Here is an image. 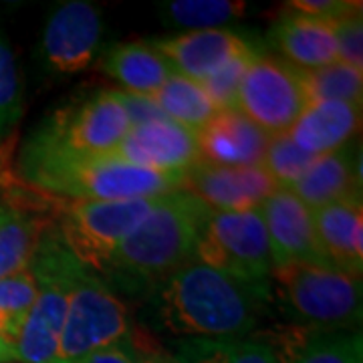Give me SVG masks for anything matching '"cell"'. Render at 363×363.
I'll use <instances>...</instances> for the list:
<instances>
[{
  "label": "cell",
  "instance_id": "obj_1",
  "mask_svg": "<svg viewBox=\"0 0 363 363\" xmlns=\"http://www.w3.org/2000/svg\"><path fill=\"white\" fill-rule=\"evenodd\" d=\"M271 297V281H245L190 260L160 281L154 315L184 339L248 337Z\"/></svg>",
  "mask_w": 363,
  "mask_h": 363
},
{
  "label": "cell",
  "instance_id": "obj_2",
  "mask_svg": "<svg viewBox=\"0 0 363 363\" xmlns=\"http://www.w3.org/2000/svg\"><path fill=\"white\" fill-rule=\"evenodd\" d=\"M21 182L69 202H123L180 190L184 174H160L113 156H77L28 138L14 162Z\"/></svg>",
  "mask_w": 363,
  "mask_h": 363
},
{
  "label": "cell",
  "instance_id": "obj_3",
  "mask_svg": "<svg viewBox=\"0 0 363 363\" xmlns=\"http://www.w3.org/2000/svg\"><path fill=\"white\" fill-rule=\"evenodd\" d=\"M210 212L182 188L157 196L147 216L111 259L107 274L131 283H160L194 260L196 240Z\"/></svg>",
  "mask_w": 363,
  "mask_h": 363
},
{
  "label": "cell",
  "instance_id": "obj_4",
  "mask_svg": "<svg viewBox=\"0 0 363 363\" xmlns=\"http://www.w3.org/2000/svg\"><path fill=\"white\" fill-rule=\"evenodd\" d=\"M291 321L305 329L343 331L362 321V279L329 262H289L269 277Z\"/></svg>",
  "mask_w": 363,
  "mask_h": 363
},
{
  "label": "cell",
  "instance_id": "obj_5",
  "mask_svg": "<svg viewBox=\"0 0 363 363\" xmlns=\"http://www.w3.org/2000/svg\"><path fill=\"white\" fill-rule=\"evenodd\" d=\"M81 267L65 247L55 222L49 224L28 267L37 281V295L13 343L18 362L55 363L73 279Z\"/></svg>",
  "mask_w": 363,
  "mask_h": 363
},
{
  "label": "cell",
  "instance_id": "obj_6",
  "mask_svg": "<svg viewBox=\"0 0 363 363\" xmlns=\"http://www.w3.org/2000/svg\"><path fill=\"white\" fill-rule=\"evenodd\" d=\"M156 198L123 202H69L59 200L55 226L69 252L87 269L107 272L123 240L147 216Z\"/></svg>",
  "mask_w": 363,
  "mask_h": 363
},
{
  "label": "cell",
  "instance_id": "obj_7",
  "mask_svg": "<svg viewBox=\"0 0 363 363\" xmlns=\"http://www.w3.org/2000/svg\"><path fill=\"white\" fill-rule=\"evenodd\" d=\"M130 335L125 303L99 274L81 267L73 279L55 363H81L93 351L128 343Z\"/></svg>",
  "mask_w": 363,
  "mask_h": 363
},
{
  "label": "cell",
  "instance_id": "obj_8",
  "mask_svg": "<svg viewBox=\"0 0 363 363\" xmlns=\"http://www.w3.org/2000/svg\"><path fill=\"white\" fill-rule=\"evenodd\" d=\"M131 121L117 91H99L49 116L28 138L77 156H109Z\"/></svg>",
  "mask_w": 363,
  "mask_h": 363
},
{
  "label": "cell",
  "instance_id": "obj_9",
  "mask_svg": "<svg viewBox=\"0 0 363 363\" xmlns=\"http://www.w3.org/2000/svg\"><path fill=\"white\" fill-rule=\"evenodd\" d=\"M194 260L245 281H269L271 247L259 210L210 212L196 240Z\"/></svg>",
  "mask_w": 363,
  "mask_h": 363
},
{
  "label": "cell",
  "instance_id": "obj_10",
  "mask_svg": "<svg viewBox=\"0 0 363 363\" xmlns=\"http://www.w3.org/2000/svg\"><path fill=\"white\" fill-rule=\"evenodd\" d=\"M307 104L297 67L279 57L257 55L238 87L234 109L267 135H277L289 131Z\"/></svg>",
  "mask_w": 363,
  "mask_h": 363
},
{
  "label": "cell",
  "instance_id": "obj_11",
  "mask_svg": "<svg viewBox=\"0 0 363 363\" xmlns=\"http://www.w3.org/2000/svg\"><path fill=\"white\" fill-rule=\"evenodd\" d=\"M101 9L87 0L61 2L47 18L39 40V61L55 77H71L89 69L104 43Z\"/></svg>",
  "mask_w": 363,
  "mask_h": 363
},
{
  "label": "cell",
  "instance_id": "obj_12",
  "mask_svg": "<svg viewBox=\"0 0 363 363\" xmlns=\"http://www.w3.org/2000/svg\"><path fill=\"white\" fill-rule=\"evenodd\" d=\"M55 206L57 198L28 188L21 178L0 196V279L28 271Z\"/></svg>",
  "mask_w": 363,
  "mask_h": 363
},
{
  "label": "cell",
  "instance_id": "obj_13",
  "mask_svg": "<svg viewBox=\"0 0 363 363\" xmlns=\"http://www.w3.org/2000/svg\"><path fill=\"white\" fill-rule=\"evenodd\" d=\"M180 188L212 212L259 210L279 190L260 166H216L202 160L184 172Z\"/></svg>",
  "mask_w": 363,
  "mask_h": 363
},
{
  "label": "cell",
  "instance_id": "obj_14",
  "mask_svg": "<svg viewBox=\"0 0 363 363\" xmlns=\"http://www.w3.org/2000/svg\"><path fill=\"white\" fill-rule=\"evenodd\" d=\"M109 156L160 174H184L200 162V147L194 131L162 117L131 125Z\"/></svg>",
  "mask_w": 363,
  "mask_h": 363
},
{
  "label": "cell",
  "instance_id": "obj_15",
  "mask_svg": "<svg viewBox=\"0 0 363 363\" xmlns=\"http://www.w3.org/2000/svg\"><path fill=\"white\" fill-rule=\"evenodd\" d=\"M150 45L168 61L174 73L198 83L214 75L234 57L259 52L257 45L245 33L228 26L186 30L182 35L152 40Z\"/></svg>",
  "mask_w": 363,
  "mask_h": 363
},
{
  "label": "cell",
  "instance_id": "obj_16",
  "mask_svg": "<svg viewBox=\"0 0 363 363\" xmlns=\"http://www.w3.org/2000/svg\"><path fill=\"white\" fill-rule=\"evenodd\" d=\"M269 247L272 269L289 262H327L317 245L313 212L286 188L272 192L259 208Z\"/></svg>",
  "mask_w": 363,
  "mask_h": 363
},
{
  "label": "cell",
  "instance_id": "obj_17",
  "mask_svg": "<svg viewBox=\"0 0 363 363\" xmlns=\"http://www.w3.org/2000/svg\"><path fill=\"white\" fill-rule=\"evenodd\" d=\"M307 208H321L341 200H362V150L350 142L319 156L291 188Z\"/></svg>",
  "mask_w": 363,
  "mask_h": 363
},
{
  "label": "cell",
  "instance_id": "obj_18",
  "mask_svg": "<svg viewBox=\"0 0 363 363\" xmlns=\"http://www.w3.org/2000/svg\"><path fill=\"white\" fill-rule=\"evenodd\" d=\"M313 226L325 260L341 272L362 279L363 272V204L341 200L315 208Z\"/></svg>",
  "mask_w": 363,
  "mask_h": 363
},
{
  "label": "cell",
  "instance_id": "obj_19",
  "mask_svg": "<svg viewBox=\"0 0 363 363\" xmlns=\"http://www.w3.org/2000/svg\"><path fill=\"white\" fill-rule=\"evenodd\" d=\"M200 160L216 166H260L269 138L236 109L218 111L196 133Z\"/></svg>",
  "mask_w": 363,
  "mask_h": 363
},
{
  "label": "cell",
  "instance_id": "obj_20",
  "mask_svg": "<svg viewBox=\"0 0 363 363\" xmlns=\"http://www.w3.org/2000/svg\"><path fill=\"white\" fill-rule=\"evenodd\" d=\"M362 125V105L311 101L305 105L286 135L311 156H325L353 142Z\"/></svg>",
  "mask_w": 363,
  "mask_h": 363
},
{
  "label": "cell",
  "instance_id": "obj_21",
  "mask_svg": "<svg viewBox=\"0 0 363 363\" xmlns=\"http://www.w3.org/2000/svg\"><path fill=\"white\" fill-rule=\"evenodd\" d=\"M271 39L286 63L297 69H319L339 61L331 21L289 11L274 23Z\"/></svg>",
  "mask_w": 363,
  "mask_h": 363
},
{
  "label": "cell",
  "instance_id": "obj_22",
  "mask_svg": "<svg viewBox=\"0 0 363 363\" xmlns=\"http://www.w3.org/2000/svg\"><path fill=\"white\" fill-rule=\"evenodd\" d=\"M101 71L117 81L123 93L154 97L174 75V69L150 43H117L101 55Z\"/></svg>",
  "mask_w": 363,
  "mask_h": 363
},
{
  "label": "cell",
  "instance_id": "obj_23",
  "mask_svg": "<svg viewBox=\"0 0 363 363\" xmlns=\"http://www.w3.org/2000/svg\"><path fill=\"white\" fill-rule=\"evenodd\" d=\"M271 347L277 363H363L359 331L301 327L298 331H285L277 343H271Z\"/></svg>",
  "mask_w": 363,
  "mask_h": 363
},
{
  "label": "cell",
  "instance_id": "obj_24",
  "mask_svg": "<svg viewBox=\"0 0 363 363\" xmlns=\"http://www.w3.org/2000/svg\"><path fill=\"white\" fill-rule=\"evenodd\" d=\"M174 347L182 363H277L271 343L257 337H190Z\"/></svg>",
  "mask_w": 363,
  "mask_h": 363
},
{
  "label": "cell",
  "instance_id": "obj_25",
  "mask_svg": "<svg viewBox=\"0 0 363 363\" xmlns=\"http://www.w3.org/2000/svg\"><path fill=\"white\" fill-rule=\"evenodd\" d=\"M152 101L166 119H172L194 133H198L218 113L202 85L198 81L182 77L178 73H174L160 87Z\"/></svg>",
  "mask_w": 363,
  "mask_h": 363
},
{
  "label": "cell",
  "instance_id": "obj_26",
  "mask_svg": "<svg viewBox=\"0 0 363 363\" xmlns=\"http://www.w3.org/2000/svg\"><path fill=\"white\" fill-rule=\"evenodd\" d=\"M157 13L166 26L206 30L242 18L248 13V4L234 0H169L157 4Z\"/></svg>",
  "mask_w": 363,
  "mask_h": 363
},
{
  "label": "cell",
  "instance_id": "obj_27",
  "mask_svg": "<svg viewBox=\"0 0 363 363\" xmlns=\"http://www.w3.org/2000/svg\"><path fill=\"white\" fill-rule=\"evenodd\" d=\"M307 101H343L362 105L363 71L341 61L319 69H298Z\"/></svg>",
  "mask_w": 363,
  "mask_h": 363
},
{
  "label": "cell",
  "instance_id": "obj_28",
  "mask_svg": "<svg viewBox=\"0 0 363 363\" xmlns=\"http://www.w3.org/2000/svg\"><path fill=\"white\" fill-rule=\"evenodd\" d=\"M25 113V87L11 43L0 33V143L13 138Z\"/></svg>",
  "mask_w": 363,
  "mask_h": 363
},
{
  "label": "cell",
  "instance_id": "obj_29",
  "mask_svg": "<svg viewBox=\"0 0 363 363\" xmlns=\"http://www.w3.org/2000/svg\"><path fill=\"white\" fill-rule=\"evenodd\" d=\"M37 295L33 272L25 271L0 279V335L14 343Z\"/></svg>",
  "mask_w": 363,
  "mask_h": 363
},
{
  "label": "cell",
  "instance_id": "obj_30",
  "mask_svg": "<svg viewBox=\"0 0 363 363\" xmlns=\"http://www.w3.org/2000/svg\"><path fill=\"white\" fill-rule=\"evenodd\" d=\"M317 156L301 150L285 133H277L269 138L260 168L264 169L279 188H291L295 182L311 168Z\"/></svg>",
  "mask_w": 363,
  "mask_h": 363
},
{
  "label": "cell",
  "instance_id": "obj_31",
  "mask_svg": "<svg viewBox=\"0 0 363 363\" xmlns=\"http://www.w3.org/2000/svg\"><path fill=\"white\" fill-rule=\"evenodd\" d=\"M259 52H248V55H238L233 61H228L226 65L220 67L214 75L204 79L200 85L206 91L212 105L216 107V111H226V109H234L236 105V95H238V87L242 83V77L247 73L250 61L257 57Z\"/></svg>",
  "mask_w": 363,
  "mask_h": 363
},
{
  "label": "cell",
  "instance_id": "obj_32",
  "mask_svg": "<svg viewBox=\"0 0 363 363\" xmlns=\"http://www.w3.org/2000/svg\"><path fill=\"white\" fill-rule=\"evenodd\" d=\"M337 57L341 63L363 71V16L362 9L350 14H343L331 21Z\"/></svg>",
  "mask_w": 363,
  "mask_h": 363
},
{
  "label": "cell",
  "instance_id": "obj_33",
  "mask_svg": "<svg viewBox=\"0 0 363 363\" xmlns=\"http://www.w3.org/2000/svg\"><path fill=\"white\" fill-rule=\"evenodd\" d=\"M291 13L305 14L313 18H323V21H335L343 14H350L353 11H359L362 2H351V0H291L289 4Z\"/></svg>",
  "mask_w": 363,
  "mask_h": 363
},
{
  "label": "cell",
  "instance_id": "obj_34",
  "mask_svg": "<svg viewBox=\"0 0 363 363\" xmlns=\"http://www.w3.org/2000/svg\"><path fill=\"white\" fill-rule=\"evenodd\" d=\"M121 105L125 107V113L130 117L131 125H138V123H145V121H152V119H162V111L157 109L156 104L152 101V97H140V95H130V93H123V91H117Z\"/></svg>",
  "mask_w": 363,
  "mask_h": 363
},
{
  "label": "cell",
  "instance_id": "obj_35",
  "mask_svg": "<svg viewBox=\"0 0 363 363\" xmlns=\"http://www.w3.org/2000/svg\"><path fill=\"white\" fill-rule=\"evenodd\" d=\"M16 152V140L9 138L0 143V196H4L14 184L18 182L16 169H14V154Z\"/></svg>",
  "mask_w": 363,
  "mask_h": 363
},
{
  "label": "cell",
  "instance_id": "obj_36",
  "mask_svg": "<svg viewBox=\"0 0 363 363\" xmlns=\"http://www.w3.org/2000/svg\"><path fill=\"white\" fill-rule=\"evenodd\" d=\"M81 363H138V353L128 343H117L93 351Z\"/></svg>",
  "mask_w": 363,
  "mask_h": 363
},
{
  "label": "cell",
  "instance_id": "obj_37",
  "mask_svg": "<svg viewBox=\"0 0 363 363\" xmlns=\"http://www.w3.org/2000/svg\"><path fill=\"white\" fill-rule=\"evenodd\" d=\"M11 362H18L16 357V351H14V345L11 341L0 335V363H11Z\"/></svg>",
  "mask_w": 363,
  "mask_h": 363
},
{
  "label": "cell",
  "instance_id": "obj_38",
  "mask_svg": "<svg viewBox=\"0 0 363 363\" xmlns=\"http://www.w3.org/2000/svg\"><path fill=\"white\" fill-rule=\"evenodd\" d=\"M138 363H182L174 355L168 353H147V355H138Z\"/></svg>",
  "mask_w": 363,
  "mask_h": 363
}]
</instances>
